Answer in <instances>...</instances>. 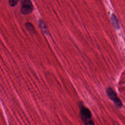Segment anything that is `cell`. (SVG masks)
Segmentation results:
<instances>
[{"mask_svg": "<svg viewBox=\"0 0 125 125\" xmlns=\"http://www.w3.org/2000/svg\"><path fill=\"white\" fill-rule=\"evenodd\" d=\"M111 21L112 23V25L115 28H119V25L117 18L114 14H112L111 17Z\"/></svg>", "mask_w": 125, "mask_h": 125, "instance_id": "4", "label": "cell"}, {"mask_svg": "<svg viewBox=\"0 0 125 125\" xmlns=\"http://www.w3.org/2000/svg\"><path fill=\"white\" fill-rule=\"evenodd\" d=\"M39 25H40V27L41 29H42V30L44 33L47 34L48 33V30H47V26L43 21H42V20L39 21Z\"/></svg>", "mask_w": 125, "mask_h": 125, "instance_id": "5", "label": "cell"}, {"mask_svg": "<svg viewBox=\"0 0 125 125\" xmlns=\"http://www.w3.org/2000/svg\"><path fill=\"white\" fill-rule=\"evenodd\" d=\"M80 115L83 123L85 125L94 124L92 119V115L89 110L84 106L81 105L80 107Z\"/></svg>", "mask_w": 125, "mask_h": 125, "instance_id": "1", "label": "cell"}, {"mask_svg": "<svg viewBox=\"0 0 125 125\" xmlns=\"http://www.w3.org/2000/svg\"><path fill=\"white\" fill-rule=\"evenodd\" d=\"M25 26H26V28L27 30L29 32H31V33L34 32L35 28L32 24H31V23H29V22H27L26 23Z\"/></svg>", "mask_w": 125, "mask_h": 125, "instance_id": "6", "label": "cell"}, {"mask_svg": "<svg viewBox=\"0 0 125 125\" xmlns=\"http://www.w3.org/2000/svg\"><path fill=\"white\" fill-rule=\"evenodd\" d=\"M106 92L109 98L114 102L115 104L117 107H121L122 105V104L120 100L118 99L115 92L110 87L107 88Z\"/></svg>", "mask_w": 125, "mask_h": 125, "instance_id": "3", "label": "cell"}, {"mask_svg": "<svg viewBox=\"0 0 125 125\" xmlns=\"http://www.w3.org/2000/svg\"><path fill=\"white\" fill-rule=\"evenodd\" d=\"M21 12L23 15L31 13L33 10V5L30 0H21Z\"/></svg>", "mask_w": 125, "mask_h": 125, "instance_id": "2", "label": "cell"}, {"mask_svg": "<svg viewBox=\"0 0 125 125\" xmlns=\"http://www.w3.org/2000/svg\"><path fill=\"white\" fill-rule=\"evenodd\" d=\"M19 0H9V3L11 6H15L17 5Z\"/></svg>", "mask_w": 125, "mask_h": 125, "instance_id": "7", "label": "cell"}]
</instances>
